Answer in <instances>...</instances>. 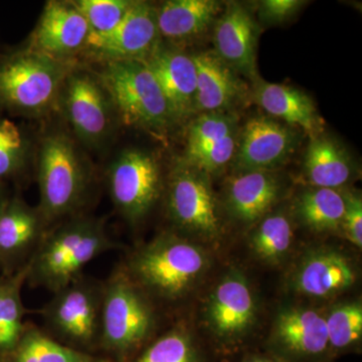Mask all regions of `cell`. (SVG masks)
I'll use <instances>...</instances> for the list:
<instances>
[{"instance_id":"cell-19","label":"cell","mask_w":362,"mask_h":362,"mask_svg":"<svg viewBox=\"0 0 362 362\" xmlns=\"http://www.w3.org/2000/svg\"><path fill=\"white\" fill-rule=\"evenodd\" d=\"M259 33L258 23L246 7L230 2L214 23V52L235 73L257 78Z\"/></svg>"},{"instance_id":"cell-21","label":"cell","mask_w":362,"mask_h":362,"mask_svg":"<svg viewBox=\"0 0 362 362\" xmlns=\"http://www.w3.org/2000/svg\"><path fill=\"white\" fill-rule=\"evenodd\" d=\"M197 68L195 113L226 112L245 93L237 73L213 51L192 54Z\"/></svg>"},{"instance_id":"cell-28","label":"cell","mask_w":362,"mask_h":362,"mask_svg":"<svg viewBox=\"0 0 362 362\" xmlns=\"http://www.w3.org/2000/svg\"><path fill=\"white\" fill-rule=\"evenodd\" d=\"M130 362H209L187 324L180 322L153 338Z\"/></svg>"},{"instance_id":"cell-34","label":"cell","mask_w":362,"mask_h":362,"mask_svg":"<svg viewBox=\"0 0 362 362\" xmlns=\"http://www.w3.org/2000/svg\"><path fill=\"white\" fill-rule=\"evenodd\" d=\"M237 141L235 133H233L204 148L185 154L180 161L207 175H214L233 160L237 148Z\"/></svg>"},{"instance_id":"cell-2","label":"cell","mask_w":362,"mask_h":362,"mask_svg":"<svg viewBox=\"0 0 362 362\" xmlns=\"http://www.w3.org/2000/svg\"><path fill=\"white\" fill-rule=\"evenodd\" d=\"M117 247L103 221L71 216L45 233L28 262L26 282L54 294L83 275L93 259Z\"/></svg>"},{"instance_id":"cell-31","label":"cell","mask_w":362,"mask_h":362,"mask_svg":"<svg viewBox=\"0 0 362 362\" xmlns=\"http://www.w3.org/2000/svg\"><path fill=\"white\" fill-rule=\"evenodd\" d=\"M32 154V142L25 130L0 113V185L25 175Z\"/></svg>"},{"instance_id":"cell-23","label":"cell","mask_w":362,"mask_h":362,"mask_svg":"<svg viewBox=\"0 0 362 362\" xmlns=\"http://www.w3.org/2000/svg\"><path fill=\"white\" fill-rule=\"evenodd\" d=\"M223 11L216 0H169L156 8L161 40L185 42L197 40L214 25Z\"/></svg>"},{"instance_id":"cell-30","label":"cell","mask_w":362,"mask_h":362,"mask_svg":"<svg viewBox=\"0 0 362 362\" xmlns=\"http://www.w3.org/2000/svg\"><path fill=\"white\" fill-rule=\"evenodd\" d=\"M333 361L342 354L358 351L362 340V304L359 300L342 302L324 312Z\"/></svg>"},{"instance_id":"cell-7","label":"cell","mask_w":362,"mask_h":362,"mask_svg":"<svg viewBox=\"0 0 362 362\" xmlns=\"http://www.w3.org/2000/svg\"><path fill=\"white\" fill-rule=\"evenodd\" d=\"M202 314L216 352L233 354L242 349L259 319L258 300L246 274L228 269L207 294Z\"/></svg>"},{"instance_id":"cell-29","label":"cell","mask_w":362,"mask_h":362,"mask_svg":"<svg viewBox=\"0 0 362 362\" xmlns=\"http://www.w3.org/2000/svg\"><path fill=\"white\" fill-rule=\"evenodd\" d=\"M28 263L0 277V356L13 349L25 323L21 291L28 279Z\"/></svg>"},{"instance_id":"cell-11","label":"cell","mask_w":362,"mask_h":362,"mask_svg":"<svg viewBox=\"0 0 362 362\" xmlns=\"http://www.w3.org/2000/svg\"><path fill=\"white\" fill-rule=\"evenodd\" d=\"M61 109L74 134L83 144L98 147L111 135L116 112L96 73L76 66L59 95Z\"/></svg>"},{"instance_id":"cell-26","label":"cell","mask_w":362,"mask_h":362,"mask_svg":"<svg viewBox=\"0 0 362 362\" xmlns=\"http://www.w3.org/2000/svg\"><path fill=\"white\" fill-rule=\"evenodd\" d=\"M344 209V194L332 188H309L298 195L294 204L298 221L316 233H339Z\"/></svg>"},{"instance_id":"cell-5","label":"cell","mask_w":362,"mask_h":362,"mask_svg":"<svg viewBox=\"0 0 362 362\" xmlns=\"http://www.w3.org/2000/svg\"><path fill=\"white\" fill-rule=\"evenodd\" d=\"M90 183L89 165L70 136L62 131L45 135L37 153V209L49 228L77 216Z\"/></svg>"},{"instance_id":"cell-16","label":"cell","mask_w":362,"mask_h":362,"mask_svg":"<svg viewBox=\"0 0 362 362\" xmlns=\"http://www.w3.org/2000/svg\"><path fill=\"white\" fill-rule=\"evenodd\" d=\"M90 30L74 1L51 0L44 7L26 49L61 61L75 62Z\"/></svg>"},{"instance_id":"cell-10","label":"cell","mask_w":362,"mask_h":362,"mask_svg":"<svg viewBox=\"0 0 362 362\" xmlns=\"http://www.w3.org/2000/svg\"><path fill=\"white\" fill-rule=\"evenodd\" d=\"M109 194L117 211L130 225L144 220L163 190L160 164L138 148L121 152L107 171Z\"/></svg>"},{"instance_id":"cell-12","label":"cell","mask_w":362,"mask_h":362,"mask_svg":"<svg viewBox=\"0 0 362 362\" xmlns=\"http://www.w3.org/2000/svg\"><path fill=\"white\" fill-rule=\"evenodd\" d=\"M267 352L282 362H333L324 312L289 305L276 314Z\"/></svg>"},{"instance_id":"cell-27","label":"cell","mask_w":362,"mask_h":362,"mask_svg":"<svg viewBox=\"0 0 362 362\" xmlns=\"http://www.w3.org/2000/svg\"><path fill=\"white\" fill-rule=\"evenodd\" d=\"M294 239V228L289 216L283 211H271L255 223L247 243L252 255L259 262L277 267L289 257Z\"/></svg>"},{"instance_id":"cell-20","label":"cell","mask_w":362,"mask_h":362,"mask_svg":"<svg viewBox=\"0 0 362 362\" xmlns=\"http://www.w3.org/2000/svg\"><path fill=\"white\" fill-rule=\"evenodd\" d=\"M282 194V180L273 171H238L226 183V209L233 220L252 226L273 211Z\"/></svg>"},{"instance_id":"cell-37","label":"cell","mask_w":362,"mask_h":362,"mask_svg":"<svg viewBox=\"0 0 362 362\" xmlns=\"http://www.w3.org/2000/svg\"><path fill=\"white\" fill-rule=\"evenodd\" d=\"M240 362H282L268 354H250L243 357Z\"/></svg>"},{"instance_id":"cell-38","label":"cell","mask_w":362,"mask_h":362,"mask_svg":"<svg viewBox=\"0 0 362 362\" xmlns=\"http://www.w3.org/2000/svg\"><path fill=\"white\" fill-rule=\"evenodd\" d=\"M8 197L9 195L6 192V187L0 185V211H1L2 207H4Z\"/></svg>"},{"instance_id":"cell-13","label":"cell","mask_w":362,"mask_h":362,"mask_svg":"<svg viewBox=\"0 0 362 362\" xmlns=\"http://www.w3.org/2000/svg\"><path fill=\"white\" fill-rule=\"evenodd\" d=\"M351 258L329 246L307 249L293 264L286 287L300 297L335 299L356 284L357 272Z\"/></svg>"},{"instance_id":"cell-14","label":"cell","mask_w":362,"mask_h":362,"mask_svg":"<svg viewBox=\"0 0 362 362\" xmlns=\"http://www.w3.org/2000/svg\"><path fill=\"white\" fill-rule=\"evenodd\" d=\"M161 42L156 7L146 1H134L125 18L112 32L92 35L84 54L103 63L144 61Z\"/></svg>"},{"instance_id":"cell-36","label":"cell","mask_w":362,"mask_h":362,"mask_svg":"<svg viewBox=\"0 0 362 362\" xmlns=\"http://www.w3.org/2000/svg\"><path fill=\"white\" fill-rule=\"evenodd\" d=\"M307 4L301 0H264L259 2V21L267 25H279L289 20Z\"/></svg>"},{"instance_id":"cell-4","label":"cell","mask_w":362,"mask_h":362,"mask_svg":"<svg viewBox=\"0 0 362 362\" xmlns=\"http://www.w3.org/2000/svg\"><path fill=\"white\" fill-rule=\"evenodd\" d=\"M157 315L153 302L123 269L103 282L99 347L112 361L130 362L153 339Z\"/></svg>"},{"instance_id":"cell-8","label":"cell","mask_w":362,"mask_h":362,"mask_svg":"<svg viewBox=\"0 0 362 362\" xmlns=\"http://www.w3.org/2000/svg\"><path fill=\"white\" fill-rule=\"evenodd\" d=\"M103 282L81 275L52 294L42 310V330L81 351L99 347Z\"/></svg>"},{"instance_id":"cell-25","label":"cell","mask_w":362,"mask_h":362,"mask_svg":"<svg viewBox=\"0 0 362 362\" xmlns=\"http://www.w3.org/2000/svg\"><path fill=\"white\" fill-rule=\"evenodd\" d=\"M0 362H113L59 342L42 328L25 323V330L13 349L0 356Z\"/></svg>"},{"instance_id":"cell-22","label":"cell","mask_w":362,"mask_h":362,"mask_svg":"<svg viewBox=\"0 0 362 362\" xmlns=\"http://www.w3.org/2000/svg\"><path fill=\"white\" fill-rule=\"evenodd\" d=\"M255 101L269 115L298 127L311 137L321 134L322 120L308 95L296 88L259 80L255 89Z\"/></svg>"},{"instance_id":"cell-24","label":"cell","mask_w":362,"mask_h":362,"mask_svg":"<svg viewBox=\"0 0 362 362\" xmlns=\"http://www.w3.org/2000/svg\"><path fill=\"white\" fill-rule=\"evenodd\" d=\"M356 175L351 156L340 143L322 134L310 138L303 161V175L311 187L339 189Z\"/></svg>"},{"instance_id":"cell-33","label":"cell","mask_w":362,"mask_h":362,"mask_svg":"<svg viewBox=\"0 0 362 362\" xmlns=\"http://www.w3.org/2000/svg\"><path fill=\"white\" fill-rule=\"evenodd\" d=\"M75 2L92 35H106L125 18L133 0H78Z\"/></svg>"},{"instance_id":"cell-17","label":"cell","mask_w":362,"mask_h":362,"mask_svg":"<svg viewBox=\"0 0 362 362\" xmlns=\"http://www.w3.org/2000/svg\"><path fill=\"white\" fill-rule=\"evenodd\" d=\"M49 230L37 207L16 195L7 197L0 211V267L4 274L25 266Z\"/></svg>"},{"instance_id":"cell-1","label":"cell","mask_w":362,"mask_h":362,"mask_svg":"<svg viewBox=\"0 0 362 362\" xmlns=\"http://www.w3.org/2000/svg\"><path fill=\"white\" fill-rule=\"evenodd\" d=\"M211 263L201 243L169 230L131 252L121 268L153 303L175 304L197 289Z\"/></svg>"},{"instance_id":"cell-6","label":"cell","mask_w":362,"mask_h":362,"mask_svg":"<svg viewBox=\"0 0 362 362\" xmlns=\"http://www.w3.org/2000/svg\"><path fill=\"white\" fill-rule=\"evenodd\" d=\"M121 122L162 137L176 122L168 100L141 61L105 63L97 74Z\"/></svg>"},{"instance_id":"cell-35","label":"cell","mask_w":362,"mask_h":362,"mask_svg":"<svg viewBox=\"0 0 362 362\" xmlns=\"http://www.w3.org/2000/svg\"><path fill=\"white\" fill-rule=\"evenodd\" d=\"M345 209L341 232L354 246L362 247V199L356 192H344Z\"/></svg>"},{"instance_id":"cell-3","label":"cell","mask_w":362,"mask_h":362,"mask_svg":"<svg viewBox=\"0 0 362 362\" xmlns=\"http://www.w3.org/2000/svg\"><path fill=\"white\" fill-rule=\"evenodd\" d=\"M76 62L25 49L0 56V113L37 117L58 109L59 95Z\"/></svg>"},{"instance_id":"cell-18","label":"cell","mask_w":362,"mask_h":362,"mask_svg":"<svg viewBox=\"0 0 362 362\" xmlns=\"http://www.w3.org/2000/svg\"><path fill=\"white\" fill-rule=\"evenodd\" d=\"M142 62L156 78L175 121L195 113L197 68L192 54L161 40Z\"/></svg>"},{"instance_id":"cell-32","label":"cell","mask_w":362,"mask_h":362,"mask_svg":"<svg viewBox=\"0 0 362 362\" xmlns=\"http://www.w3.org/2000/svg\"><path fill=\"white\" fill-rule=\"evenodd\" d=\"M235 125V116L226 112L202 113L188 128L185 154L192 153L233 134Z\"/></svg>"},{"instance_id":"cell-15","label":"cell","mask_w":362,"mask_h":362,"mask_svg":"<svg viewBox=\"0 0 362 362\" xmlns=\"http://www.w3.org/2000/svg\"><path fill=\"white\" fill-rule=\"evenodd\" d=\"M298 144L299 135L291 126L254 117L240 132L233 165L237 171H273L289 160Z\"/></svg>"},{"instance_id":"cell-9","label":"cell","mask_w":362,"mask_h":362,"mask_svg":"<svg viewBox=\"0 0 362 362\" xmlns=\"http://www.w3.org/2000/svg\"><path fill=\"white\" fill-rule=\"evenodd\" d=\"M166 209L175 232L201 243L218 242L223 226L209 176L178 162L166 185Z\"/></svg>"}]
</instances>
